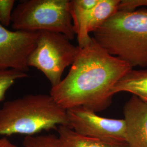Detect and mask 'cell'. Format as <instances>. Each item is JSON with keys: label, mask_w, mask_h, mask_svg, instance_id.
I'll return each instance as SVG.
<instances>
[{"label": "cell", "mask_w": 147, "mask_h": 147, "mask_svg": "<svg viewBox=\"0 0 147 147\" xmlns=\"http://www.w3.org/2000/svg\"><path fill=\"white\" fill-rule=\"evenodd\" d=\"M93 38L111 55L132 67H147V9L118 11Z\"/></svg>", "instance_id": "3"}, {"label": "cell", "mask_w": 147, "mask_h": 147, "mask_svg": "<svg viewBox=\"0 0 147 147\" xmlns=\"http://www.w3.org/2000/svg\"><path fill=\"white\" fill-rule=\"evenodd\" d=\"M92 8V3L88 0H71L69 1V11L79 47H84L92 39V37L86 30L87 18Z\"/></svg>", "instance_id": "9"}, {"label": "cell", "mask_w": 147, "mask_h": 147, "mask_svg": "<svg viewBox=\"0 0 147 147\" xmlns=\"http://www.w3.org/2000/svg\"><path fill=\"white\" fill-rule=\"evenodd\" d=\"M67 112L69 126L80 135L110 143H126L124 119L102 117L84 107L71 108Z\"/></svg>", "instance_id": "6"}, {"label": "cell", "mask_w": 147, "mask_h": 147, "mask_svg": "<svg viewBox=\"0 0 147 147\" xmlns=\"http://www.w3.org/2000/svg\"><path fill=\"white\" fill-rule=\"evenodd\" d=\"M126 142L129 147H147V101L135 95L123 107Z\"/></svg>", "instance_id": "8"}, {"label": "cell", "mask_w": 147, "mask_h": 147, "mask_svg": "<svg viewBox=\"0 0 147 147\" xmlns=\"http://www.w3.org/2000/svg\"><path fill=\"white\" fill-rule=\"evenodd\" d=\"M69 0H26L14 8L11 27L16 31L60 33L74 39L76 34Z\"/></svg>", "instance_id": "4"}, {"label": "cell", "mask_w": 147, "mask_h": 147, "mask_svg": "<svg viewBox=\"0 0 147 147\" xmlns=\"http://www.w3.org/2000/svg\"><path fill=\"white\" fill-rule=\"evenodd\" d=\"M120 0H100L89 11L86 24L88 33L94 32L118 11Z\"/></svg>", "instance_id": "12"}, {"label": "cell", "mask_w": 147, "mask_h": 147, "mask_svg": "<svg viewBox=\"0 0 147 147\" xmlns=\"http://www.w3.org/2000/svg\"><path fill=\"white\" fill-rule=\"evenodd\" d=\"M24 147H58L57 136L53 134L26 136Z\"/></svg>", "instance_id": "14"}, {"label": "cell", "mask_w": 147, "mask_h": 147, "mask_svg": "<svg viewBox=\"0 0 147 147\" xmlns=\"http://www.w3.org/2000/svg\"><path fill=\"white\" fill-rule=\"evenodd\" d=\"M64 34L39 32L36 46L28 59V65L40 71L53 87L62 81L66 68L71 65L80 47Z\"/></svg>", "instance_id": "5"}, {"label": "cell", "mask_w": 147, "mask_h": 147, "mask_svg": "<svg viewBox=\"0 0 147 147\" xmlns=\"http://www.w3.org/2000/svg\"><path fill=\"white\" fill-rule=\"evenodd\" d=\"M132 68L107 53L92 37L90 42L80 47L68 74L51 87L50 95L66 110L84 107L101 112L112 102L114 86Z\"/></svg>", "instance_id": "1"}, {"label": "cell", "mask_w": 147, "mask_h": 147, "mask_svg": "<svg viewBox=\"0 0 147 147\" xmlns=\"http://www.w3.org/2000/svg\"><path fill=\"white\" fill-rule=\"evenodd\" d=\"M140 7H147V0H120L118 11H133Z\"/></svg>", "instance_id": "16"}, {"label": "cell", "mask_w": 147, "mask_h": 147, "mask_svg": "<svg viewBox=\"0 0 147 147\" xmlns=\"http://www.w3.org/2000/svg\"><path fill=\"white\" fill-rule=\"evenodd\" d=\"M61 125L69 126L67 110L50 94L25 95L0 107V137L35 136Z\"/></svg>", "instance_id": "2"}, {"label": "cell", "mask_w": 147, "mask_h": 147, "mask_svg": "<svg viewBox=\"0 0 147 147\" xmlns=\"http://www.w3.org/2000/svg\"><path fill=\"white\" fill-rule=\"evenodd\" d=\"M57 131L58 147H129L127 143H110L82 136L68 126H58Z\"/></svg>", "instance_id": "10"}, {"label": "cell", "mask_w": 147, "mask_h": 147, "mask_svg": "<svg viewBox=\"0 0 147 147\" xmlns=\"http://www.w3.org/2000/svg\"><path fill=\"white\" fill-rule=\"evenodd\" d=\"M0 147H19L5 137H0Z\"/></svg>", "instance_id": "17"}, {"label": "cell", "mask_w": 147, "mask_h": 147, "mask_svg": "<svg viewBox=\"0 0 147 147\" xmlns=\"http://www.w3.org/2000/svg\"><path fill=\"white\" fill-rule=\"evenodd\" d=\"M14 0H0V24L5 27L11 24Z\"/></svg>", "instance_id": "15"}, {"label": "cell", "mask_w": 147, "mask_h": 147, "mask_svg": "<svg viewBox=\"0 0 147 147\" xmlns=\"http://www.w3.org/2000/svg\"><path fill=\"white\" fill-rule=\"evenodd\" d=\"M29 77L28 74L14 69L0 70V102L5 100L7 91L16 81Z\"/></svg>", "instance_id": "13"}, {"label": "cell", "mask_w": 147, "mask_h": 147, "mask_svg": "<svg viewBox=\"0 0 147 147\" xmlns=\"http://www.w3.org/2000/svg\"><path fill=\"white\" fill-rule=\"evenodd\" d=\"M128 92L143 101H147V70H134L125 75L112 89L115 95Z\"/></svg>", "instance_id": "11"}, {"label": "cell", "mask_w": 147, "mask_h": 147, "mask_svg": "<svg viewBox=\"0 0 147 147\" xmlns=\"http://www.w3.org/2000/svg\"><path fill=\"white\" fill-rule=\"evenodd\" d=\"M39 32L11 31L0 24V70L27 73L28 59L36 46Z\"/></svg>", "instance_id": "7"}]
</instances>
